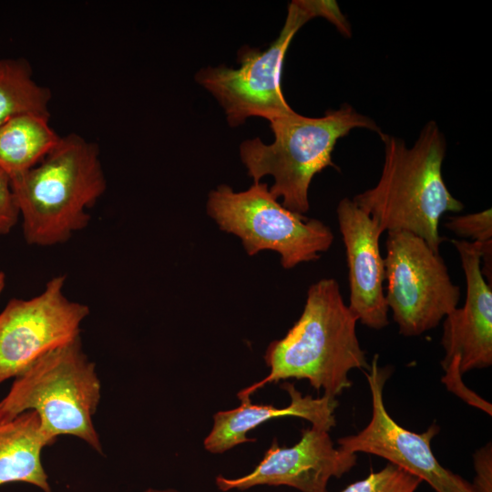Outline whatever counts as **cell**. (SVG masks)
<instances>
[{"label":"cell","mask_w":492,"mask_h":492,"mask_svg":"<svg viewBox=\"0 0 492 492\" xmlns=\"http://www.w3.org/2000/svg\"><path fill=\"white\" fill-rule=\"evenodd\" d=\"M357 321L334 279L312 284L299 319L266 349L269 374L241 390L239 399L250 397L267 384L289 378L308 380L323 395L336 398L352 386L349 373L353 369L370 366L357 337Z\"/></svg>","instance_id":"cell-1"},{"label":"cell","mask_w":492,"mask_h":492,"mask_svg":"<svg viewBox=\"0 0 492 492\" xmlns=\"http://www.w3.org/2000/svg\"><path fill=\"white\" fill-rule=\"evenodd\" d=\"M380 138L384 152L380 179L373 188L356 194L353 201L383 232H411L439 252L444 241L438 230L441 217L464 208L442 176L446 151L444 134L430 120L412 147L395 136L382 133Z\"/></svg>","instance_id":"cell-2"},{"label":"cell","mask_w":492,"mask_h":492,"mask_svg":"<svg viewBox=\"0 0 492 492\" xmlns=\"http://www.w3.org/2000/svg\"><path fill=\"white\" fill-rule=\"evenodd\" d=\"M25 241L52 246L68 241L89 222V210L107 179L98 146L78 134L60 138L32 169L11 179Z\"/></svg>","instance_id":"cell-3"},{"label":"cell","mask_w":492,"mask_h":492,"mask_svg":"<svg viewBox=\"0 0 492 492\" xmlns=\"http://www.w3.org/2000/svg\"><path fill=\"white\" fill-rule=\"evenodd\" d=\"M274 140L265 144L259 138L244 140L240 156L248 176L259 182L271 175L274 183L269 189L286 209L304 214L309 210L308 190L313 177L332 161L336 142L354 128L383 133L371 118L357 112L351 105L328 110L323 117L309 118L295 111L270 121Z\"/></svg>","instance_id":"cell-4"},{"label":"cell","mask_w":492,"mask_h":492,"mask_svg":"<svg viewBox=\"0 0 492 492\" xmlns=\"http://www.w3.org/2000/svg\"><path fill=\"white\" fill-rule=\"evenodd\" d=\"M101 384L80 338L46 354L15 377L0 401V415L14 418L33 410L50 444L61 435L77 436L102 453L93 425Z\"/></svg>","instance_id":"cell-5"},{"label":"cell","mask_w":492,"mask_h":492,"mask_svg":"<svg viewBox=\"0 0 492 492\" xmlns=\"http://www.w3.org/2000/svg\"><path fill=\"white\" fill-rule=\"evenodd\" d=\"M317 16L333 24L342 35H352L351 26L335 1L292 0L279 36L266 49L244 46L238 51V68L220 65L196 73V82L217 99L231 127L241 125L250 117L270 122L294 111L282 89L284 57L297 31Z\"/></svg>","instance_id":"cell-6"},{"label":"cell","mask_w":492,"mask_h":492,"mask_svg":"<svg viewBox=\"0 0 492 492\" xmlns=\"http://www.w3.org/2000/svg\"><path fill=\"white\" fill-rule=\"evenodd\" d=\"M207 212L221 231L241 240L248 255L274 251L284 269L318 260L333 241L330 227L286 209L260 181L240 192L220 185L209 193Z\"/></svg>","instance_id":"cell-7"},{"label":"cell","mask_w":492,"mask_h":492,"mask_svg":"<svg viewBox=\"0 0 492 492\" xmlns=\"http://www.w3.org/2000/svg\"><path fill=\"white\" fill-rule=\"evenodd\" d=\"M384 260L386 304L404 336L429 331L458 304L454 284L439 252L420 237L405 231L387 232Z\"/></svg>","instance_id":"cell-8"},{"label":"cell","mask_w":492,"mask_h":492,"mask_svg":"<svg viewBox=\"0 0 492 492\" xmlns=\"http://www.w3.org/2000/svg\"><path fill=\"white\" fill-rule=\"evenodd\" d=\"M65 282L66 276L57 275L38 295L12 299L0 313V384L79 338L89 308L66 296Z\"/></svg>","instance_id":"cell-9"},{"label":"cell","mask_w":492,"mask_h":492,"mask_svg":"<svg viewBox=\"0 0 492 492\" xmlns=\"http://www.w3.org/2000/svg\"><path fill=\"white\" fill-rule=\"evenodd\" d=\"M390 373L387 367L379 366V355L374 354L365 373L372 398L370 421L358 433L339 438L338 447L386 459L426 482L436 492H475L469 481L446 468L434 455L431 442L439 432L436 424L415 433L389 415L383 395Z\"/></svg>","instance_id":"cell-10"},{"label":"cell","mask_w":492,"mask_h":492,"mask_svg":"<svg viewBox=\"0 0 492 492\" xmlns=\"http://www.w3.org/2000/svg\"><path fill=\"white\" fill-rule=\"evenodd\" d=\"M301 434L300 440L291 447L281 446L274 438L251 472L236 478L219 475L217 487L226 492L265 485L286 486L301 492H328L330 479L352 470L357 456L334 447L328 431L311 426Z\"/></svg>","instance_id":"cell-11"},{"label":"cell","mask_w":492,"mask_h":492,"mask_svg":"<svg viewBox=\"0 0 492 492\" xmlns=\"http://www.w3.org/2000/svg\"><path fill=\"white\" fill-rule=\"evenodd\" d=\"M466 277L465 303L444 319L441 344L446 367L459 359L462 374L492 364V288L482 274L480 244L466 240H452Z\"/></svg>","instance_id":"cell-12"},{"label":"cell","mask_w":492,"mask_h":492,"mask_svg":"<svg viewBox=\"0 0 492 492\" xmlns=\"http://www.w3.org/2000/svg\"><path fill=\"white\" fill-rule=\"evenodd\" d=\"M336 213L348 265V307L362 324L383 329L389 323L384 290V260L379 246L383 231L348 198L340 200Z\"/></svg>","instance_id":"cell-13"},{"label":"cell","mask_w":492,"mask_h":492,"mask_svg":"<svg viewBox=\"0 0 492 492\" xmlns=\"http://www.w3.org/2000/svg\"><path fill=\"white\" fill-rule=\"evenodd\" d=\"M282 388L291 399L285 407L252 404L250 397H246L240 399L238 407L214 414L212 428L203 442L204 448L212 454H221L243 443L254 442L255 439L247 437V434L272 418L300 417L310 422L313 427L328 432L336 425V398L323 395L316 398L302 395L289 382L283 383Z\"/></svg>","instance_id":"cell-14"},{"label":"cell","mask_w":492,"mask_h":492,"mask_svg":"<svg viewBox=\"0 0 492 492\" xmlns=\"http://www.w3.org/2000/svg\"><path fill=\"white\" fill-rule=\"evenodd\" d=\"M48 445L36 412L28 410L14 418L0 415V486L24 482L52 492L41 461V451Z\"/></svg>","instance_id":"cell-15"},{"label":"cell","mask_w":492,"mask_h":492,"mask_svg":"<svg viewBox=\"0 0 492 492\" xmlns=\"http://www.w3.org/2000/svg\"><path fill=\"white\" fill-rule=\"evenodd\" d=\"M59 136L49 116L26 113L0 124V169L10 179L37 165L56 146Z\"/></svg>","instance_id":"cell-16"},{"label":"cell","mask_w":492,"mask_h":492,"mask_svg":"<svg viewBox=\"0 0 492 492\" xmlns=\"http://www.w3.org/2000/svg\"><path fill=\"white\" fill-rule=\"evenodd\" d=\"M50 99V90L33 78L26 59H0V124L20 114L49 116Z\"/></svg>","instance_id":"cell-17"},{"label":"cell","mask_w":492,"mask_h":492,"mask_svg":"<svg viewBox=\"0 0 492 492\" xmlns=\"http://www.w3.org/2000/svg\"><path fill=\"white\" fill-rule=\"evenodd\" d=\"M422 482L405 469L387 463L381 470H371L366 477L348 485L341 492H419Z\"/></svg>","instance_id":"cell-18"},{"label":"cell","mask_w":492,"mask_h":492,"mask_svg":"<svg viewBox=\"0 0 492 492\" xmlns=\"http://www.w3.org/2000/svg\"><path fill=\"white\" fill-rule=\"evenodd\" d=\"M445 226L460 238H468L477 242L492 241V210L450 216Z\"/></svg>","instance_id":"cell-19"},{"label":"cell","mask_w":492,"mask_h":492,"mask_svg":"<svg viewBox=\"0 0 492 492\" xmlns=\"http://www.w3.org/2000/svg\"><path fill=\"white\" fill-rule=\"evenodd\" d=\"M443 369L445 374L442 377V382L448 391L452 392L468 405L484 411L489 415H492L491 404L473 392L464 384L462 374L459 369V359L457 357H454Z\"/></svg>","instance_id":"cell-20"},{"label":"cell","mask_w":492,"mask_h":492,"mask_svg":"<svg viewBox=\"0 0 492 492\" xmlns=\"http://www.w3.org/2000/svg\"><path fill=\"white\" fill-rule=\"evenodd\" d=\"M19 217L11 179L0 169V235L10 232Z\"/></svg>","instance_id":"cell-21"},{"label":"cell","mask_w":492,"mask_h":492,"mask_svg":"<svg viewBox=\"0 0 492 492\" xmlns=\"http://www.w3.org/2000/svg\"><path fill=\"white\" fill-rule=\"evenodd\" d=\"M476 476L471 483L475 492H492V446L487 443L473 454Z\"/></svg>","instance_id":"cell-22"},{"label":"cell","mask_w":492,"mask_h":492,"mask_svg":"<svg viewBox=\"0 0 492 492\" xmlns=\"http://www.w3.org/2000/svg\"><path fill=\"white\" fill-rule=\"evenodd\" d=\"M143 492H180V491H178L173 488L158 489V488L149 487L144 490Z\"/></svg>","instance_id":"cell-23"},{"label":"cell","mask_w":492,"mask_h":492,"mask_svg":"<svg viewBox=\"0 0 492 492\" xmlns=\"http://www.w3.org/2000/svg\"><path fill=\"white\" fill-rule=\"evenodd\" d=\"M5 284V275L3 272H0V294L3 292Z\"/></svg>","instance_id":"cell-24"}]
</instances>
